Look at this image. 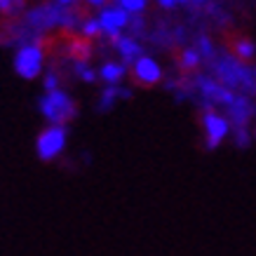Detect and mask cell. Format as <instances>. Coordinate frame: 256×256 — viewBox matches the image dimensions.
<instances>
[{
    "mask_svg": "<svg viewBox=\"0 0 256 256\" xmlns=\"http://www.w3.org/2000/svg\"><path fill=\"white\" fill-rule=\"evenodd\" d=\"M40 113L47 118L50 124H66L68 120L76 118V104L64 90H54V92H47L42 99L38 101Z\"/></svg>",
    "mask_w": 256,
    "mask_h": 256,
    "instance_id": "cell-1",
    "label": "cell"
},
{
    "mask_svg": "<svg viewBox=\"0 0 256 256\" xmlns=\"http://www.w3.org/2000/svg\"><path fill=\"white\" fill-rule=\"evenodd\" d=\"M64 148H66V127L64 124H50L36 139V153L45 162H52L54 158H59Z\"/></svg>",
    "mask_w": 256,
    "mask_h": 256,
    "instance_id": "cell-2",
    "label": "cell"
},
{
    "mask_svg": "<svg viewBox=\"0 0 256 256\" xmlns=\"http://www.w3.org/2000/svg\"><path fill=\"white\" fill-rule=\"evenodd\" d=\"M14 70L24 80H33L42 70V50L38 45H24L14 54Z\"/></svg>",
    "mask_w": 256,
    "mask_h": 256,
    "instance_id": "cell-3",
    "label": "cell"
},
{
    "mask_svg": "<svg viewBox=\"0 0 256 256\" xmlns=\"http://www.w3.org/2000/svg\"><path fill=\"white\" fill-rule=\"evenodd\" d=\"M202 124H204V141H207V148H216L221 141L228 136L230 132V124L226 120L224 116H218V113H204L202 118Z\"/></svg>",
    "mask_w": 256,
    "mask_h": 256,
    "instance_id": "cell-4",
    "label": "cell"
},
{
    "mask_svg": "<svg viewBox=\"0 0 256 256\" xmlns=\"http://www.w3.org/2000/svg\"><path fill=\"white\" fill-rule=\"evenodd\" d=\"M99 24H101V31L106 33L113 42H118L120 40V28H124L130 24V12L122 8H108L101 12Z\"/></svg>",
    "mask_w": 256,
    "mask_h": 256,
    "instance_id": "cell-5",
    "label": "cell"
},
{
    "mask_svg": "<svg viewBox=\"0 0 256 256\" xmlns=\"http://www.w3.org/2000/svg\"><path fill=\"white\" fill-rule=\"evenodd\" d=\"M134 78L139 80L141 85H156L158 80L162 78V68L150 56H141L134 62Z\"/></svg>",
    "mask_w": 256,
    "mask_h": 256,
    "instance_id": "cell-6",
    "label": "cell"
},
{
    "mask_svg": "<svg viewBox=\"0 0 256 256\" xmlns=\"http://www.w3.org/2000/svg\"><path fill=\"white\" fill-rule=\"evenodd\" d=\"M200 90L207 99L216 101V104H226V106H230V104L238 99L235 94H230V90H226V87L216 85V82H212V80H204V78L200 80Z\"/></svg>",
    "mask_w": 256,
    "mask_h": 256,
    "instance_id": "cell-7",
    "label": "cell"
},
{
    "mask_svg": "<svg viewBox=\"0 0 256 256\" xmlns=\"http://www.w3.org/2000/svg\"><path fill=\"white\" fill-rule=\"evenodd\" d=\"M116 45H118L120 54H122V59L127 64H132V62H136V59H141V56H144V50H141L139 42H134L132 38H120Z\"/></svg>",
    "mask_w": 256,
    "mask_h": 256,
    "instance_id": "cell-8",
    "label": "cell"
},
{
    "mask_svg": "<svg viewBox=\"0 0 256 256\" xmlns=\"http://www.w3.org/2000/svg\"><path fill=\"white\" fill-rule=\"evenodd\" d=\"M124 73H127V68H124L122 64H116V62H108L104 64L99 70V78H104L108 85H118L120 80L124 78Z\"/></svg>",
    "mask_w": 256,
    "mask_h": 256,
    "instance_id": "cell-9",
    "label": "cell"
},
{
    "mask_svg": "<svg viewBox=\"0 0 256 256\" xmlns=\"http://www.w3.org/2000/svg\"><path fill=\"white\" fill-rule=\"evenodd\" d=\"M116 99H130V92H127V90H120V87H116V85H108L106 90H104V94H101L99 108H101V110L110 108Z\"/></svg>",
    "mask_w": 256,
    "mask_h": 256,
    "instance_id": "cell-10",
    "label": "cell"
},
{
    "mask_svg": "<svg viewBox=\"0 0 256 256\" xmlns=\"http://www.w3.org/2000/svg\"><path fill=\"white\" fill-rule=\"evenodd\" d=\"M230 113H233V118L238 120V122H244L249 116V106L244 99H235L233 104H230Z\"/></svg>",
    "mask_w": 256,
    "mask_h": 256,
    "instance_id": "cell-11",
    "label": "cell"
},
{
    "mask_svg": "<svg viewBox=\"0 0 256 256\" xmlns=\"http://www.w3.org/2000/svg\"><path fill=\"white\" fill-rule=\"evenodd\" d=\"M235 54L240 56V59H252V56H254V42L238 40V42H235Z\"/></svg>",
    "mask_w": 256,
    "mask_h": 256,
    "instance_id": "cell-12",
    "label": "cell"
},
{
    "mask_svg": "<svg viewBox=\"0 0 256 256\" xmlns=\"http://www.w3.org/2000/svg\"><path fill=\"white\" fill-rule=\"evenodd\" d=\"M200 64V54L195 52V50H186L184 54H181V66L184 68H195Z\"/></svg>",
    "mask_w": 256,
    "mask_h": 256,
    "instance_id": "cell-13",
    "label": "cell"
},
{
    "mask_svg": "<svg viewBox=\"0 0 256 256\" xmlns=\"http://www.w3.org/2000/svg\"><path fill=\"white\" fill-rule=\"evenodd\" d=\"M82 33H85L87 38H94V36H99V33H101L99 19H87V22L82 24Z\"/></svg>",
    "mask_w": 256,
    "mask_h": 256,
    "instance_id": "cell-14",
    "label": "cell"
},
{
    "mask_svg": "<svg viewBox=\"0 0 256 256\" xmlns=\"http://www.w3.org/2000/svg\"><path fill=\"white\" fill-rule=\"evenodd\" d=\"M120 8L127 10L130 14L132 12H141V10L146 8V0H120Z\"/></svg>",
    "mask_w": 256,
    "mask_h": 256,
    "instance_id": "cell-15",
    "label": "cell"
},
{
    "mask_svg": "<svg viewBox=\"0 0 256 256\" xmlns=\"http://www.w3.org/2000/svg\"><path fill=\"white\" fill-rule=\"evenodd\" d=\"M76 68H78L80 78L85 80V82H94V80H96V73H94L92 68H87L85 64H78V66H76Z\"/></svg>",
    "mask_w": 256,
    "mask_h": 256,
    "instance_id": "cell-16",
    "label": "cell"
},
{
    "mask_svg": "<svg viewBox=\"0 0 256 256\" xmlns=\"http://www.w3.org/2000/svg\"><path fill=\"white\" fill-rule=\"evenodd\" d=\"M22 8V0H0V12H14Z\"/></svg>",
    "mask_w": 256,
    "mask_h": 256,
    "instance_id": "cell-17",
    "label": "cell"
},
{
    "mask_svg": "<svg viewBox=\"0 0 256 256\" xmlns=\"http://www.w3.org/2000/svg\"><path fill=\"white\" fill-rule=\"evenodd\" d=\"M45 90L47 92H54V90H59V78H56L54 73H50L45 78Z\"/></svg>",
    "mask_w": 256,
    "mask_h": 256,
    "instance_id": "cell-18",
    "label": "cell"
},
{
    "mask_svg": "<svg viewBox=\"0 0 256 256\" xmlns=\"http://www.w3.org/2000/svg\"><path fill=\"white\" fill-rule=\"evenodd\" d=\"M158 2H160L164 10H172V8H176V5H181V2H186V0H158Z\"/></svg>",
    "mask_w": 256,
    "mask_h": 256,
    "instance_id": "cell-19",
    "label": "cell"
},
{
    "mask_svg": "<svg viewBox=\"0 0 256 256\" xmlns=\"http://www.w3.org/2000/svg\"><path fill=\"white\" fill-rule=\"evenodd\" d=\"M200 50L204 52V54H212V45L207 38H200Z\"/></svg>",
    "mask_w": 256,
    "mask_h": 256,
    "instance_id": "cell-20",
    "label": "cell"
},
{
    "mask_svg": "<svg viewBox=\"0 0 256 256\" xmlns=\"http://www.w3.org/2000/svg\"><path fill=\"white\" fill-rule=\"evenodd\" d=\"M87 2H92V5H104L106 0H87Z\"/></svg>",
    "mask_w": 256,
    "mask_h": 256,
    "instance_id": "cell-21",
    "label": "cell"
},
{
    "mask_svg": "<svg viewBox=\"0 0 256 256\" xmlns=\"http://www.w3.org/2000/svg\"><path fill=\"white\" fill-rule=\"evenodd\" d=\"M59 5H70V2H76V0H56Z\"/></svg>",
    "mask_w": 256,
    "mask_h": 256,
    "instance_id": "cell-22",
    "label": "cell"
},
{
    "mask_svg": "<svg viewBox=\"0 0 256 256\" xmlns=\"http://www.w3.org/2000/svg\"><path fill=\"white\" fill-rule=\"evenodd\" d=\"M195 2H204V0H195Z\"/></svg>",
    "mask_w": 256,
    "mask_h": 256,
    "instance_id": "cell-23",
    "label": "cell"
},
{
    "mask_svg": "<svg viewBox=\"0 0 256 256\" xmlns=\"http://www.w3.org/2000/svg\"><path fill=\"white\" fill-rule=\"evenodd\" d=\"M116 2H118V5H120V0H116Z\"/></svg>",
    "mask_w": 256,
    "mask_h": 256,
    "instance_id": "cell-24",
    "label": "cell"
}]
</instances>
